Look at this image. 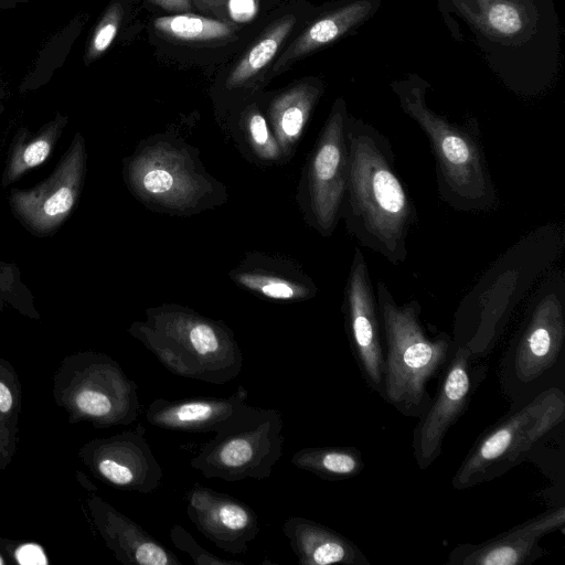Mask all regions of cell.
Returning <instances> with one entry per match:
<instances>
[{"mask_svg": "<svg viewBox=\"0 0 565 565\" xmlns=\"http://www.w3.org/2000/svg\"><path fill=\"white\" fill-rule=\"evenodd\" d=\"M345 131L349 166L341 220L361 246L397 266L408 256L416 206L396 170L388 138L350 114Z\"/></svg>", "mask_w": 565, "mask_h": 565, "instance_id": "6da1fadb", "label": "cell"}, {"mask_svg": "<svg viewBox=\"0 0 565 565\" xmlns=\"http://www.w3.org/2000/svg\"><path fill=\"white\" fill-rule=\"evenodd\" d=\"M427 87L415 75L392 83L402 110L418 125L429 141L439 199L459 212L497 210L499 195L478 121L468 118L463 122H455L437 114L426 103Z\"/></svg>", "mask_w": 565, "mask_h": 565, "instance_id": "7a4b0ae2", "label": "cell"}, {"mask_svg": "<svg viewBox=\"0 0 565 565\" xmlns=\"http://www.w3.org/2000/svg\"><path fill=\"white\" fill-rule=\"evenodd\" d=\"M128 333L170 373L211 384H225L243 370V352L234 332L214 320L177 303L146 310Z\"/></svg>", "mask_w": 565, "mask_h": 565, "instance_id": "3957f363", "label": "cell"}, {"mask_svg": "<svg viewBox=\"0 0 565 565\" xmlns=\"http://www.w3.org/2000/svg\"><path fill=\"white\" fill-rule=\"evenodd\" d=\"M375 295L384 347L380 395L402 415L418 418L433 399L427 384L447 363L454 340L446 332L427 333L417 299L397 303L382 280L376 281Z\"/></svg>", "mask_w": 565, "mask_h": 565, "instance_id": "277c9868", "label": "cell"}, {"mask_svg": "<svg viewBox=\"0 0 565 565\" xmlns=\"http://www.w3.org/2000/svg\"><path fill=\"white\" fill-rule=\"evenodd\" d=\"M124 179L145 206L171 215H194L227 198L226 188L206 172L194 148L164 137L143 141L125 159Z\"/></svg>", "mask_w": 565, "mask_h": 565, "instance_id": "5b68a950", "label": "cell"}, {"mask_svg": "<svg viewBox=\"0 0 565 565\" xmlns=\"http://www.w3.org/2000/svg\"><path fill=\"white\" fill-rule=\"evenodd\" d=\"M518 403L475 441L451 479L454 489H469L503 476L565 419V394L559 387L540 390Z\"/></svg>", "mask_w": 565, "mask_h": 565, "instance_id": "8992f818", "label": "cell"}, {"mask_svg": "<svg viewBox=\"0 0 565 565\" xmlns=\"http://www.w3.org/2000/svg\"><path fill=\"white\" fill-rule=\"evenodd\" d=\"M52 394L72 424L104 429L131 425L140 414L137 383L102 352L66 355L53 376Z\"/></svg>", "mask_w": 565, "mask_h": 565, "instance_id": "52a82bcc", "label": "cell"}, {"mask_svg": "<svg viewBox=\"0 0 565 565\" xmlns=\"http://www.w3.org/2000/svg\"><path fill=\"white\" fill-rule=\"evenodd\" d=\"M565 342V282L548 270L537 286L520 329L501 363L502 388L516 402L535 392L556 365Z\"/></svg>", "mask_w": 565, "mask_h": 565, "instance_id": "ba28073f", "label": "cell"}, {"mask_svg": "<svg viewBox=\"0 0 565 565\" xmlns=\"http://www.w3.org/2000/svg\"><path fill=\"white\" fill-rule=\"evenodd\" d=\"M282 429L279 411L245 403L201 446L190 466L207 479L265 480L282 456Z\"/></svg>", "mask_w": 565, "mask_h": 565, "instance_id": "9c48e42d", "label": "cell"}, {"mask_svg": "<svg viewBox=\"0 0 565 565\" xmlns=\"http://www.w3.org/2000/svg\"><path fill=\"white\" fill-rule=\"evenodd\" d=\"M347 105L338 98L302 168L296 201L308 226L331 236L341 220L347 188L349 154Z\"/></svg>", "mask_w": 565, "mask_h": 565, "instance_id": "30bf717a", "label": "cell"}, {"mask_svg": "<svg viewBox=\"0 0 565 565\" xmlns=\"http://www.w3.org/2000/svg\"><path fill=\"white\" fill-rule=\"evenodd\" d=\"M86 172V145L76 132L47 178L30 189L10 191L8 202L13 216L34 236L53 235L76 207Z\"/></svg>", "mask_w": 565, "mask_h": 565, "instance_id": "8fae6325", "label": "cell"}, {"mask_svg": "<svg viewBox=\"0 0 565 565\" xmlns=\"http://www.w3.org/2000/svg\"><path fill=\"white\" fill-rule=\"evenodd\" d=\"M78 457L95 478L117 490L148 494L163 479V469L140 425L135 430L85 443Z\"/></svg>", "mask_w": 565, "mask_h": 565, "instance_id": "7c38bea8", "label": "cell"}, {"mask_svg": "<svg viewBox=\"0 0 565 565\" xmlns=\"http://www.w3.org/2000/svg\"><path fill=\"white\" fill-rule=\"evenodd\" d=\"M476 358L461 345H455L445 364L435 397L418 417L413 431V455L417 467L429 468L439 457L450 427L468 406L478 379Z\"/></svg>", "mask_w": 565, "mask_h": 565, "instance_id": "4fadbf2b", "label": "cell"}, {"mask_svg": "<svg viewBox=\"0 0 565 565\" xmlns=\"http://www.w3.org/2000/svg\"><path fill=\"white\" fill-rule=\"evenodd\" d=\"M344 326L367 386L381 394L384 347L375 287L364 254L355 247L343 292Z\"/></svg>", "mask_w": 565, "mask_h": 565, "instance_id": "5bb4252c", "label": "cell"}, {"mask_svg": "<svg viewBox=\"0 0 565 565\" xmlns=\"http://www.w3.org/2000/svg\"><path fill=\"white\" fill-rule=\"evenodd\" d=\"M186 515L203 536L233 555L245 553L260 531L249 505L198 483L186 493Z\"/></svg>", "mask_w": 565, "mask_h": 565, "instance_id": "9a60e30c", "label": "cell"}, {"mask_svg": "<svg viewBox=\"0 0 565 565\" xmlns=\"http://www.w3.org/2000/svg\"><path fill=\"white\" fill-rule=\"evenodd\" d=\"M564 524L565 508L555 507L481 543L455 546L445 564L529 565L544 553L539 544L542 537L563 529Z\"/></svg>", "mask_w": 565, "mask_h": 565, "instance_id": "2e32d148", "label": "cell"}, {"mask_svg": "<svg viewBox=\"0 0 565 565\" xmlns=\"http://www.w3.org/2000/svg\"><path fill=\"white\" fill-rule=\"evenodd\" d=\"M451 12H459L475 33L483 51L492 55L499 47H520L530 44L539 31V7L533 0H447Z\"/></svg>", "mask_w": 565, "mask_h": 565, "instance_id": "e0dca14e", "label": "cell"}, {"mask_svg": "<svg viewBox=\"0 0 565 565\" xmlns=\"http://www.w3.org/2000/svg\"><path fill=\"white\" fill-rule=\"evenodd\" d=\"M86 505L96 531L120 563L182 565L174 553L98 494L89 493Z\"/></svg>", "mask_w": 565, "mask_h": 565, "instance_id": "ac0fdd59", "label": "cell"}, {"mask_svg": "<svg viewBox=\"0 0 565 565\" xmlns=\"http://www.w3.org/2000/svg\"><path fill=\"white\" fill-rule=\"evenodd\" d=\"M245 387L227 397L153 399L146 409L148 424L160 429L183 433H215L246 403Z\"/></svg>", "mask_w": 565, "mask_h": 565, "instance_id": "d6986e66", "label": "cell"}, {"mask_svg": "<svg viewBox=\"0 0 565 565\" xmlns=\"http://www.w3.org/2000/svg\"><path fill=\"white\" fill-rule=\"evenodd\" d=\"M230 277L241 288L276 301H305L318 292L315 281L294 263L260 253L248 254Z\"/></svg>", "mask_w": 565, "mask_h": 565, "instance_id": "ffe728a7", "label": "cell"}, {"mask_svg": "<svg viewBox=\"0 0 565 565\" xmlns=\"http://www.w3.org/2000/svg\"><path fill=\"white\" fill-rule=\"evenodd\" d=\"M282 533L300 565H370L358 545L317 521L289 516Z\"/></svg>", "mask_w": 565, "mask_h": 565, "instance_id": "44dd1931", "label": "cell"}, {"mask_svg": "<svg viewBox=\"0 0 565 565\" xmlns=\"http://www.w3.org/2000/svg\"><path fill=\"white\" fill-rule=\"evenodd\" d=\"M381 0H350L312 22L274 66V71L316 50L331 44L365 22Z\"/></svg>", "mask_w": 565, "mask_h": 565, "instance_id": "7402d4cb", "label": "cell"}, {"mask_svg": "<svg viewBox=\"0 0 565 565\" xmlns=\"http://www.w3.org/2000/svg\"><path fill=\"white\" fill-rule=\"evenodd\" d=\"M322 90L318 82H302L277 95L270 103L269 126L286 162L295 154Z\"/></svg>", "mask_w": 565, "mask_h": 565, "instance_id": "603a6c76", "label": "cell"}, {"mask_svg": "<svg viewBox=\"0 0 565 565\" xmlns=\"http://www.w3.org/2000/svg\"><path fill=\"white\" fill-rule=\"evenodd\" d=\"M68 117L61 113L42 125L35 132L21 127L14 134L4 161L1 186L6 189L31 169L44 163L54 151Z\"/></svg>", "mask_w": 565, "mask_h": 565, "instance_id": "cb8c5ba5", "label": "cell"}, {"mask_svg": "<svg viewBox=\"0 0 565 565\" xmlns=\"http://www.w3.org/2000/svg\"><path fill=\"white\" fill-rule=\"evenodd\" d=\"M290 462L327 481L354 478L365 467L362 452L351 446L306 447L296 451Z\"/></svg>", "mask_w": 565, "mask_h": 565, "instance_id": "d4e9b609", "label": "cell"}, {"mask_svg": "<svg viewBox=\"0 0 565 565\" xmlns=\"http://www.w3.org/2000/svg\"><path fill=\"white\" fill-rule=\"evenodd\" d=\"M295 22V17L289 14L271 24L230 73L226 88L233 89L244 85L267 66L292 30Z\"/></svg>", "mask_w": 565, "mask_h": 565, "instance_id": "484cf974", "label": "cell"}, {"mask_svg": "<svg viewBox=\"0 0 565 565\" xmlns=\"http://www.w3.org/2000/svg\"><path fill=\"white\" fill-rule=\"evenodd\" d=\"M84 22L85 17L78 14L57 34L51 38L45 47L40 52L33 67L23 77L19 86L21 94L39 89L50 81L55 70L63 64L81 33Z\"/></svg>", "mask_w": 565, "mask_h": 565, "instance_id": "4316f807", "label": "cell"}, {"mask_svg": "<svg viewBox=\"0 0 565 565\" xmlns=\"http://www.w3.org/2000/svg\"><path fill=\"white\" fill-rule=\"evenodd\" d=\"M242 140L236 142L245 156L260 164L286 162L266 117L257 107H249L241 120Z\"/></svg>", "mask_w": 565, "mask_h": 565, "instance_id": "83f0119b", "label": "cell"}, {"mask_svg": "<svg viewBox=\"0 0 565 565\" xmlns=\"http://www.w3.org/2000/svg\"><path fill=\"white\" fill-rule=\"evenodd\" d=\"M161 34L180 41H210L230 36L233 28L226 22L192 13L160 17L153 22Z\"/></svg>", "mask_w": 565, "mask_h": 565, "instance_id": "f1b7e54d", "label": "cell"}, {"mask_svg": "<svg viewBox=\"0 0 565 565\" xmlns=\"http://www.w3.org/2000/svg\"><path fill=\"white\" fill-rule=\"evenodd\" d=\"M22 406L21 383L12 364L0 356V436L15 452Z\"/></svg>", "mask_w": 565, "mask_h": 565, "instance_id": "f546056e", "label": "cell"}, {"mask_svg": "<svg viewBox=\"0 0 565 565\" xmlns=\"http://www.w3.org/2000/svg\"><path fill=\"white\" fill-rule=\"evenodd\" d=\"M6 307L30 319L40 318L34 296L23 284L19 267L0 260V311Z\"/></svg>", "mask_w": 565, "mask_h": 565, "instance_id": "4dcf8cb0", "label": "cell"}, {"mask_svg": "<svg viewBox=\"0 0 565 565\" xmlns=\"http://www.w3.org/2000/svg\"><path fill=\"white\" fill-rule=\"evenodd\" d=\"M124 19L121 0H113L95 25L84 51V64L90 65L98 60L113 44Z\"/></svg>", "mask_w": 565, "mask_h": 565, "instance_id": "1f68e13d", "label": "cell"}, {"mask_svg": "<svg viewBox=\"0 0 565 565\" xmlns=\"http://www.w3.org/2000/svg\"><path fill=\"white\" fill-rule=\"evenodd\" d=\"M169 533L173 545L178 550L186 553L196 565H244L238 561L221 558L203 548L181 525H172Z\"/></svg>", "mask_w": 565, "mask_h": 565, "instance_id": "d6a6232c", "label": "cell"}, {"mask_svg": "<svg viewBox=\"0 0 565 565\" xmlns=\"http://www.w3.org/2000/svg\"><path fill=\"white\" fill-rule=\"evenodd\" d=\"M231 14L236 20H247L255 11V0H231L230 1Z\"/></svg>", "mask_w": 565, "mask_h": 565, "instance_id": "836d02e7", "label": "cell"}, {"mask_svg": "<svg viewBox=\"0 0 565 565\" xmlns=\"http://www.w3.org/2000/svg\"><path fill=\"white\" fill-rule=\"evenodd\" d=\"M150 3L164 10L173 12H184L191 7V0H148Z\"/></svg>", "mask_w": 565, "mask_h": 565, "instance_id": "e575fe53", "label": "cell"}, {"mask_svg": "<svg viewBox=\"0 0 565 565\" xmlns=\"http://www.w3.org/2000/svg\"><path fill=\"white\" fill-rule=\"evenodd\" d=\"M228 0H194L195 4L203 9L213 12L224 10Z\"/></svg>", "mask_w": 565, "mask_h": 565, "instance_id": "d590c367", "label": "cell"}, {"mask_svg": "<svg viewBox=\"0 0 565 565\" xmlns=\"http://www.w3.org/2000/svg\"><path fill=\"white\" fill-rule=\"evenodd\" d=\"M14 455V451L6 444L0 436V470L6 469Z\"/></svg>", "mask_w": 565, "mask_h": 565, "instance_id": "8d00e7d4", "label": "cell"}, {"mask_svg": "<svg viewBox=\"0 0 565 565\" xmlns=\"http://www.w3.org/2000/svg\"><path fill=\"white\" fill-rule=\"evenodd\" d=\"M32 0H0V10H11Z\"/></svg>", "mask_w": 565, "mask_h": 565, "instance_id": "74e56055", "label": "cell"}, {"mask_svg": "<svg viewBox=\"0 0 565 565\" xmlns=\"http://www.w3.org/2000/svg\"><path fill=\"white\" fill-rule=\"evenodd\" d=\"M7 97V90L4 86V82L2 78L1 70H0V115L4 111V99Z\"/></svg>", "mask_w": 565, "mask_h": 565, "instance_id": "f35d334b", "label": "cell"}, {"mask_svg": "<svg viewBox=\"0 0 565 565\" xmlns=\"http://www.w3.org/2000/svg\"><path fill=\"white\" fill-rule=\"evenodd\" d=\"M10 561L6 557V555L0 552V565H6Z\"/></svg>", "mask_w": 565, "mask_h": 565, "instance_id": "ab89813d", "label": "cell"}]
</instances>
